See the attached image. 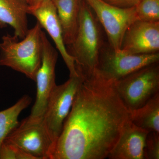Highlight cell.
I'll return each mask as SVG.
<instances>
[{
  "instance_id": "cell-9",
  "label": "cell",
  "mask_w": 159,
  "mask_h": 159,
  "mask_svg": "<svg viewBox=\"0 0 159 159\" xmlns=\"http://www.w3.org/2000/svg\"><path fill=\"white\" fill-rule=\"evenodd\" d=\"M43 54L41 64L35 77L36 99L31 109L30 116L42 117L50 95L56 86L55 67L58 52L50 43L45 33L43 31Z\"/></svg>"
},
{
  "instance_id": "cell-1",
  "label": "cell",
  "mask_w": 159,
  "mask_h": 159,
  "mask_svg": "<svg viewBox=\"0 0 159 159\" xmlns=\"http://www.w3.org/2000/svg\"><path fill=\"white\" fill-rule=\"evenodd\" d=\"M70 111L51 159H105L129 119L114 81L95 72L81 75Z\"/></svg>"
},
{
  "instance_id": "cell-15",
  "label": "cell",
  "mask_w": 159,
  "mask_h": 159,
  "mask_svg": "<svg viewBox=\"0 0 159 159\" xmlns=\"http://www.w3.org/2000/svg\"><path fill=\"white\" fill-rule=\"evenodd\" d=\"M129 112V119L134 125L159 133V93L142 107Z\"/></svg>"
},
{
  "instance_id": "cell-10",
  "label": "cell",
  "mask_w": 159,
  "mask_h": 159,
  "mask_svg": "<svg viewBox=\"0 0 159 159\" xmlns=\"http://www.w3.org/2000/svg\"><path fill=\"white\" fill-rule=\"evenodd\" d=\"M120 50L130 54L159 52V21L134 22L125 31Z\"/></svg>"
},
{
  "instance_id": "cell-18",
  "label": "cell",
  "mask_w": 159,
  "mask_h": 159,
  "mask_svg": "<svg viewBox=\"0 0 159 159\" xmlns=\"http://www.w3.org/2000/svg\"><path fill=\"white\" fill-rule=\"evenodd\" d=\"M159 159V133L149 132L146 137L144 159Z\"/></svg>"
},
{
  "instance_id": "cell-17",
  "label": "cell",
  "mask_w": 159,
  "mask_h": 159,
  "mask_svg": "<svg viewBox=\"0 0 159 159\" xmlns=\"http://www.w3.org/2000/svg\"><path fill=\"white\" fill-rule=\"evenodd\" d=\"M136 9L138 20L159 21V0H141Z\"/></svg>"
},
{
  "instance_id": "cell-13",
  "label": "cell",
  "mask_w": 159,
  "mask_h": 159,
  "mask_svg": "<svg viewBox=\"0 0 159 159\" xmlns=\"http://www.w3.org/2000/svg\"><path fill=\"white\" fill-rule=\"evenodd\" d=\"M27 0H0V29L10 26L19 39L25 36L28 30Z\"/></svg>"
},
{
  "instance_id": "cell-5",
  "label": "cell",
  "mask_w": 159,
  "mask_h": 159,
  "mask_svg": "<svg viewBox=\"0 0 159 159\" xmlns=\"http://www.w3.org/2000/svg\"><path fill=\"white\" fill-rule=\"evenodd\" d=\"M3 142L16 145L34 159H51L55 145L43 116H30L19 122Z\"/></svg>"
},
{
  "instance_id": "cell-19",
  "label": "cell",
  "mask_w": 159,
  "mask_h": 159,
  "mask_svg": "<svg viewBox=\"0 0 159 159\" xmlns=\"http://www.w3.org/2000/svg\"><path fill=\"white\" fill-rule=\"evenodd\" d=\"M0 159H34L20 148L3 142L0 148Z\"/></svg>"
},
{
  "instance_id": "cell-12",
  "label": "cell",
  "mask_w": 159,
  "mask_h": 159,
  "mask_svg": "<svg viewBox=\"0 0 159 159\" xmlns=\"http://www.w3.org/2000/svg\"><path fill=\"white\" fill-rule=\"evenodd\" d=\"M148 133V131L134 125L129 119L107 158L144 159L145 141Z\"/></svg>"
},
{
  "instance_id": "cell-8",
  "label": "cell",
  "mask_w": 159,
  "mask_h": 159,
  "mask_svg": "<svg viewBox=\"0 0 159 159\" xmlns=\"http://www.w3.org/2000/svg\"><path fill=\"white\" fill-rule=\"evenodd\" d=\"M84 1L105 30L109 45L115 51H120L125 31L132 24L138 20L136 6L121 8L102 0Z\"/></svg>"
},
{
  "instance_id": "cell-14",
  "label": "cell",
  "mask_w": 159,
  "mask_h": 159,
  "mask_svg": "<svg viewBox=\"0 0 159 159\" xmlns=\"http://www.w3.org/2000/svg\"><path fill=\"white\" fill-rule=\"evenodd\" d=\"M56 8L66 46L73 42L78 26L81 0H51Z\"/></svg>"
},
{
  "instance_id": "cell-11",
  "label": "cell",
  "mask_w": 159,
  "mask_h": 159,
  "mask_svg": "<svg viewBox=\"0 0 159 159\" xmlns=\"http://www.w3.org/2000/svg\"><path fill=\"white\" fill-rule=\"evenodd\" d=\"M28 13L37 20L42 29L47 31L53 40L70 71V76L77 75L74 59L68 52L64 41L62 29L52 1L45 0L35 6H29Z\"/></svg>"
},
{
  "instance_id": "cell-3",
  "label": "cell",
  "mask_w": 159,
  "mask_h": 159,
  "mask_svg": "<svg viewBox=\"0 0 159 159\" xmlns=\"http://www.w3.org/2000/svg\"><path fill=\"white\" fill-rule=\"evenodd\" d=\"M43 31L37 22L22 40L14 35L3 36L0 43V66L10 68L35 81L42 59Z\"/></svg>"
},
{
  "instance_id": "cell-7",
  "label": "cell",
  "mask_w": 159,
  "mask_h": 159,
  "mask_svg": "<svg viewBox=\"0 0 159 159\" xmlns=\"http://www.w3.org/2000/svg\"><path fill=\"white\" fill-rule=\"evenodd\" d=\"M159 52L130 54L116 51L109 43L104 44L95 72L107 80L116 81L145 66L159 62Z\"/></svg>"
},
{
  "instance_id": "cell-6",
  "label": "cell",
  "mask_w": 159,
  "mask_h": 159,
  "mask_svg": "<svg viewBox=\"0 0 159 159\" xmlns=\"http://www.w3.org/2000/svg\"><path fill=\"white\" fill-rule=\"evenodd\" d=\"M82 80V76L80 74L70 76L66 82L56 85L51 92L43 119L55 144L61 134L64 122L70 113Z\"/></svg>"
},
{
  "instance_id": "cell-2",
  "label": "cell",
  "mask_w": 159,
  "mask_h": 159,
  "mask_svg": "<svg viewBox=\"0 0 159 159\" xmlns=\"http://www.w3.org/2000/svg\"><path fill=\"white\" fill-rule=\"evenodd\" d=\"M104 44L98 20L89 6L81 0L77 33L73 42L66 46L77 73L87 75L95 71Z\"/></svg>"
},
{
  "instance_id": "cell-21",
  "label": "cell",
  "mask_w": 159,
  "mask_h": 159,
  "mask_svg": "<svg viewBox=\"0 0 159 159\" xmlns=\"http://www.w3.org/2000/svg\"><path fill=\"white\" fill-rule=\"evenodd\" d=\"M44 1L45 0H27L29 6H35Z\"/></svg>"
},
{
  "instance_id": "cell-16",
  "label": "cell",
  "mask_w": 159,
  "mask_h": 159,
  "mask_svg": "<svg viewBox=\"0 0 159 159\" xmlns=\"http://www.w3.org/2000/svg\"><path fill=\"white\" fill-rule=\"evenodd\" d=\"M31 97L24 95L15 104L0 111V148L7 136L18 125L20 114L31 102Z\"/></svg>"
},
{
  "instance_id": "cell-4",
  "label": "cell",
  "mask_w": 159,
  "mask_h": 159,
  "mask_svg": "<svg viewBox=\"0 0 159 159\" xmlns=\"http://www.w3.org/2000/svg\"><path fill=\"white\" fill-rule=\"evenodd\" d=\"M114 85L129 111L142 107L159 93V62L143 67L114 81Z\"/></svg>"
},
{
  "instance_id": "cell-20",
  "label": "cell",
  "mask_w": 159,
  "mask_h": 159,
  "mask_svg": "<svg viewBox=\"0 0 159 159\" xmlns=\"http://www.w3.org/2000/svg\"><path fill=\"white\" fill-rule=\"evenodd\" d=\"M110 5L121 8L135 7L141 0H102Z\"/></svg>"
}]
</instances>
